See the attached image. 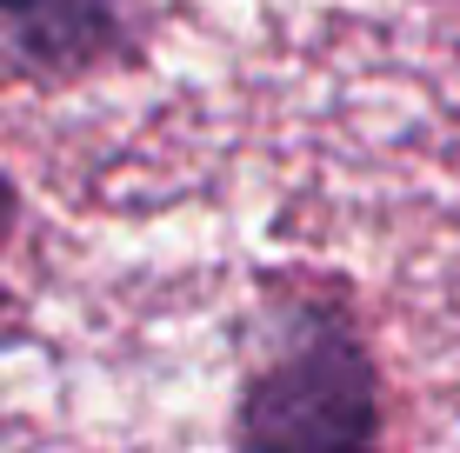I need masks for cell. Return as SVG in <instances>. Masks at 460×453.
<instances>
[{
  "instance_id": "2",
  "label": "cell",
  "mask_w": 460,
  "mask_h": 453,
  "mask_svg": "<svg viewBox=\"0 0 460 453\" xmlns=\"http://www.w3.org/2000/svg\"><path fill=\"white\" fill-rule=\"evenodd\" d=\"M0 47L34 81H87L101 67H134L147 27L140 0H0Z\"/></svg>"
},
{
  "instance_id": "1",
  "label": "cell",
  "mask_w": 460,
  "mask_h": 453,
  "mask_svg": "<svg viewBox=\"0 0 460 453\" xmlns=\"http://www.w3.org/2000/svg\"><path fill=\"white\" fill-rule=\"evenodd\" d=\"M380 361L334 293H274L247 327L234 453H380Z\"/></svg>"
},
{
  "instance_id": "3",
  "label": "cell",
  "mask_w": 460,
  "mask_h": 453,
  "mask_svg": "<svg viewBox=\"0 0 460 453\" xmlns=\"http://www.w3.org/2000/svg\"><path fill=\"white\" fill-rule=\"evenodd\" d=\"M13 227H21V187L0 167V260H7V247H13Z\"/></svg>"
}]
</instances>
